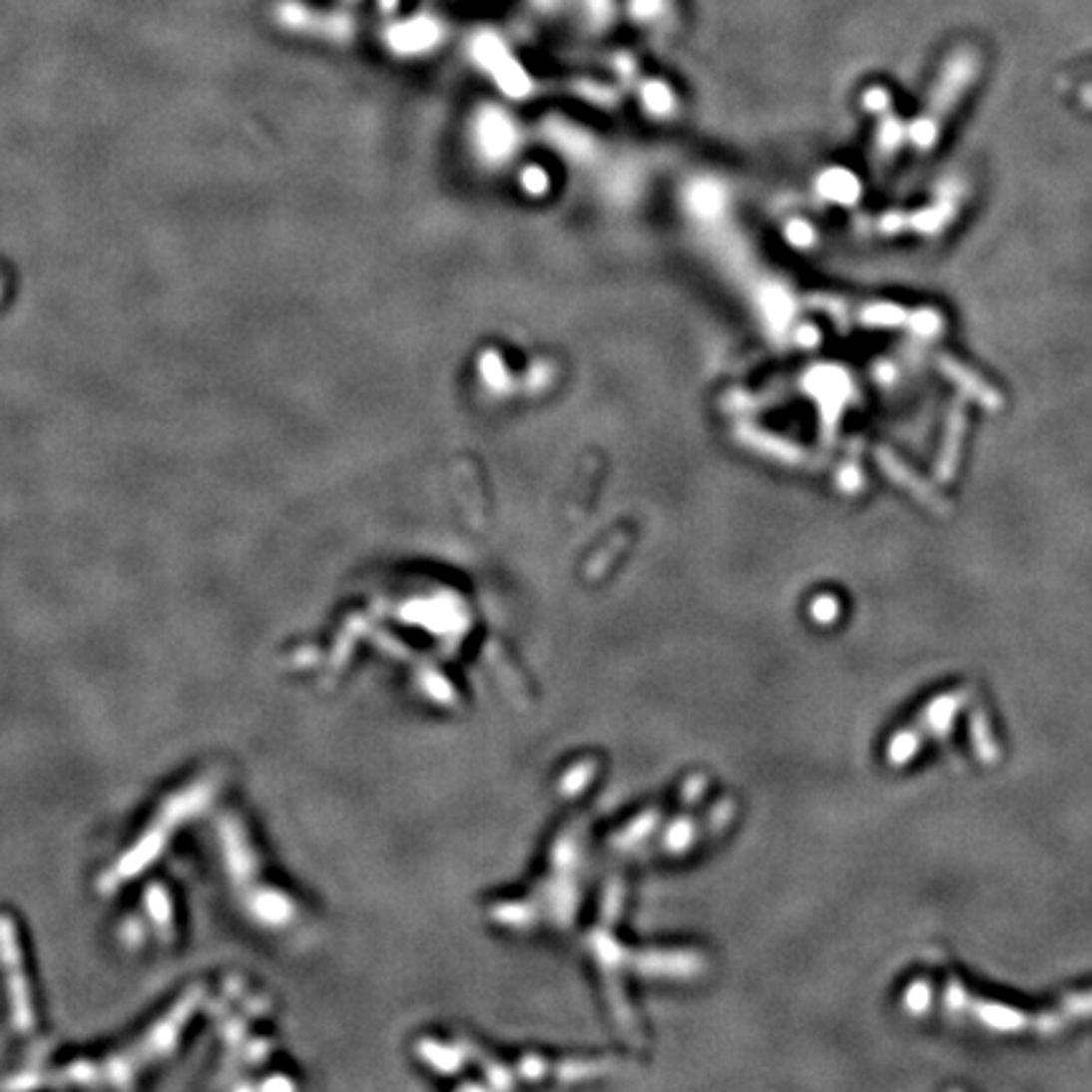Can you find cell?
<instances>
[{
    "label": "cell",
    "instance_id": "7a4b0ae2",
    "mask_svg": "<svg viewBox=\"0 0 1092 1092\" xmlns=\"http://www.w3.org/2000/svg\"><path fill=\"white\" fill-rule=\"evenodd\" d=\"M938 362H941L943 374H946V377H951L953 382H956L958 387L966 392V395H971L973 400L979 402L981 407H986V410H991V412H999L1001 407H1004V395H1001V392L994 387V384L986 382L981 374H976L973 369L963 367V364L956 362V359L941 357Z\"/></svg>",
    "mask_w": 1092,
    "mask_h": 1092
},
{
    "label": "cell",
    "instance_id": "3957f363",
    "mask_svg": "<svg viewBox=\"0 0 1092 1092\" xmlns=\"http://www.w3.org/2000/svg\"><path fill=\"white\" fill-rule=\"evenodd\" d=\"M966 433V415H963L961 402H953L951 412H948V427H946V440H943V453L938 460V476L943 481L953 478L958 463V453H961V440Z\"/></svg>",
    "mask_w": 1092,
    "mask_h": 1092
},
{
    "label": "cell",
    "instance_id": "277c9868",
    "mask_svg": "<svg viewBox=\"0 0 1092 1092\" xmlns=\"http://www.w3.org/2000/svg\"><path fill=\"white\" fill-rule=\"evenodd\" d=\"M663 8H666V0H630V11H633V16L643 18V21L655 18L660 11H663Z\"/></svg>",
    "mask_w": 1092,
    "mask_h": 1092
},
{
    "label": "cell",
    "instance_id": "5b68a950",
    "mask_svg": "<svg viewBox=\"0 0 1092 1092\" xmlns=\"http://www.w3.org/2000/svg\"><path fill=\"white\" fill-rule=\"evenodd\" d=\"M1082 104H1085L1087 109H1092V87L1082 89Z\"/></svg>",
    "mask_w": 1092,
    "mask_h": 1092
},
{
    "label": "cell",
    "instance_id": "6da1fadb",
    "mask_svg": "<svg viewBox=\"0 0 1092 1092\" xmlns=\"http://www.w3.org/2000/svg\"><path fill=\"white\" fill-rule=\"evenodd\" d=\"M948 1009L958 1011V1014H966L973 1022L984 1024V1027L996 1029L1001 1034H1022V1032H1037V1034H1055L1057 1029L1067 1027V1024L1077 1022V1019H1085L1092 1014V991L1087 994H1077L1072 999H1067L1060 1009H1055L1052 1014H1022L1019 1009H1006V1006L989 1004V1001L973 999V996L963 994V989H953L948 986L946 994Z\"/></svg>",
    "mask_w": 1092,
    "mask_h": 1092
}]
</instances>
